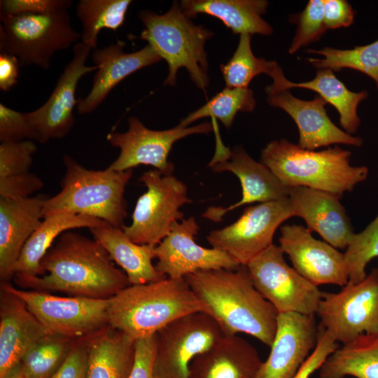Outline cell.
I'll return each mask as SVG.
<instances>
[{"instance_id": "cell-1", "label": "cell", "mask_w": 378, "mask_h": 378, "mask_svg": "<svg viewBox=\"0 0 378 378\" xmlns=\"http://www.w3.org/2000/svg\"><path fill=\"white\" fill-rule=\"evenodd\" d=\"M112 261L96 240L68 230L43 257L41 265L45 275H17L15 282L36 291H58L76 297L108 300L130 286L125 273Z\"/></svg>"}, {"instance_id": "cell-2", "label": "cell", "mask_w": 378, "mask_h": 378, "mask_svg": "<svg viewBox=\"0 0 378 378\" xmlns=\"http://www.w3.org/2000/svg\"><path fill=\"white\" fill-rule=\"evenodd\" d=\"M185 279L225 336L246 333L271 347L279 314L257 290L246 265L199 271Z\"/></svg>"}, {"instance_id": "cell-3", "label": "cell", "mask_w": 378, "mask_h": 378, "mask_svg": "<svg viewBox=\"0 0 378 378\" xmlns=\"http://www.w3.org/2000/svg\"><path fill=\"white\" fill-rule=\"evenodd\" d=\"M203 307L185 278L130 285L109 299L108 326L134 340L156 334L173 321Z\"/></svg>"}, {"instance_id": "cell-4", "label": "cell", "mask_w": 378, "mask_h": 378, "mask_svg": "<svg viewBox=\"0 0 378 378\" xmlns=\"http://www.w3.org/2000/svg\"><path fill=\"white\" fill-rule=\"evenodd\" d=\"M351 155L337 146L316 151L281 139L267 144L260 162L288 187H306L342 197L368 175L365 166L350 164Z\"/></svg>"}, {"instance_id": "cell-5", "label": "cell", "mask_w": 378, "mask_h": 378, "mask_svg": "<svg viewBox=\"0 0 378 378\" xmlns=\"http://www.w3.org/2000/svg\"><path fill=\"white\" fill-rule=\"evenodd\" d=\"M65 174L61 190L43 204V218L66 212L101 219L123 229L127 216L125 187L133 171L88 169L69 155L63 156Z\"/></svg>"}, {"instance_id": "cell-6", "label": "cell", "mask_w": 378, "mask_h": 378, "mask_svg": "<svg viewBox=\"0 0 378 378\" xmlns=\"http://www.w3.org/2000/svg\"><path fill=\"white\" fill-rule=\"evenodd\" d=\"M138 16L145 27L140 38L148 41L168 64L164 85H175L177 73L183 67L196 87L205 91L209 83L205 43L214 33L194 24L178 1L163 14L141 10Z\"/></svg>"}, {"instance_id": "cell-7", "label": "cell", "mask_w": 378, "mask_h": 378, "mask_svg": "<svg viewBox=\"0 0 378 378\" xmlns=\"http://www.w3.org/2000/svg\"><path fill=\"white\" fill-rule=\"evenodd\" d=\"M0 52L17 57L21 66H50L55 53L80 38L68 10L0 16Z\"/></svg>"}, {"instance_id": "cell-8", "label": "cell", "mask_w": 378, "mask_h": 378, "mask_svg": "<svg viewBox=\"0 0 378 378\" xmlns=\"http://www.w3.org/2000/svg\"><path fill=\"white\" fill-rule=\"evenodd\" d=\"M139 180L147 191L136 201L132 223L122 230L133 242L155 246L175 222L183 219L180 208L191 200L186 184L172 174L164 175L155 169L144 172Z\"/></svg>"}, {"instance_id": "cell-9", "label": "cell", "mask_w": 378, "mask_h": 378, "mask_svg": "<svg viewBox=\"0 0 378 378\" xmlns=\"http://www.w3.org/2000/svg\"><path fill=\"white\" fill-rule=\"evenodd\" d=\"M0 288L20 298L51 334L80 340L108 326L109 299L60 297L48 292L18 289L8 282H1Z\"/></svg>"}, {"instance_id": "cell-10", "label": "cell", "mask_w": 378, "mask_h": 378, "mask_svg": "<svg viewBox=\"0 0 378 378\" xmlns=\"http://www.w3.org/2000/svg\"><path fill=\"white\" fill-rule=\"evenodd\" d=\"M224 336L218 323L204 312L173 321L155 334L154 378H189L190 366L195 357Z\"/></svg>"}, {"instance_id": "cell-11", "label": "cell", "mask_w": 378, "mask_h": 378, "mask_svg": "<svg viewBox=\"0 0 378 378\" xmlns=\"http://www.w3.org/2000/svg\"><path fill=\"white\" fill-rule=\"evenodd\" d=\"M284 254L273 244L246 265L254 286L278 314L315 315L323 292L289 266Z\"/></svg>"}, {"instance_id": "cell-12", "label": "cell", "mask_w": 378, "mask_h": 378, "mask_svg": "<svg viewBox=\"0 0 378 378\" xmlns=\"http://www.w3.org/2000/svg\"><path fill=\"white\" fill-rule=\"evenodd\" d=\"M316 314L320 325L337 342L378 332V269L359 282L347 283L337 293L323 292Z\"/></svg>"}, {"instance_id": "cell-13", "label": "cell", "mask_w": 378, "mask_h": 378, "mask_svg": "<svg viewBox=\"0 0 378 378\" xmlns=\"http://www.w3.org/2000/svg\"><path fill=\"white\" fill-rule=\"evenodd\" d=\"M295 216L288 198L246 207L233 223L211 231L206 239L213 248L230 255L239 265H246L273 244L276 229Z\"/></svg>"}, {"instance_id": "cell-14", "label": "cell", "mask_w": 378, "mask_h": 378, "mask_svg": "<svg viewBox=\"0 0 378 378\" xmlns=\"http://www.w3.org/2000/svg\"><path fill=\"white\" fill-rule=\"evenodd\" d=\"M128 125L126 132H111L106 136L108 142L120 149L118 158L107 167L111 170L122 172L145 164L162 174H172L174 166L168 155L174 143L189 135L216 130L215 123L204 122L192 127L178 125L169 130H153L136 117H130Z\"/></svg>"}, {"instance_id": "cell-15", "label": "cell", "mask_w": 378, "mask_h": 378, "mask_svg": "<svg viewBox=\"0 0 378 378\" xmlns=\"http://www.w3.org/2000/svg\"><path fill=\"white\" fill-rule=\"evenodd\" d=\"M209 167L215 172H230L240 181L242 196L237 203L227 207H209L202 216L220 222L227 212L254 202H267L289 197L290 187L283 183L272 170L253 159L241 146L226 148L216 139V152Z\"/></svg>"}, {"instance_id": "cell-16", "label": "cell", "mask_w": 378, "mask_h": 378, "mask_svg": "<svg viewBox=\"0 0 378 378\" xmlns=\"http://www.w3.org/2000/svg\"><path fill=\"white\" fill-rule=\"evenodd\" d=\"M91 50L81 42L74 45L73 57L58 78L47 101L39 108L25 113L39 143L62 139L73 128L75 123L74 109L78 104L76 92L79 80L85 74L97 70V66L94 64L85 65Z\"/></svg>"}, {"instance_id": "cell-17", "label": "cell", "mask_w": 378, "mask_h": 378, "mask_svg": "<svg viewBox=\"0 0 378 378\" xmlns=\"http://www.w3.org/2000/svg\"><path fill=\"white\" fill-rule=\"evenodd\" d=\"M199 225L194 216L174 223L170 232L155 247V269L167 277L183 279L202 270H236L239 265L230 255L197 244Z\"/></svg>"}, {"instance_id": "cell-18", "label": "cell", "mask_w": 378, "mask_h": 378, "mask_svg": "<svg viewBox=\"0 0 378 378\" xmlns=\"http://www.w3.org/2000/svg\"><path fill=\"white\" fill-rule=\"evenodd\" d=\"M280 232L279 246L300 275L316 286L332 284L343 287L347 284L344 253L316 239L302 225H284Z\"/></svg>"}, {"instance_id": "cell-19", "label": "cell", "mask_w": 378, "mask_h": 378, "mask_svg": "<svg viewBox=\"0 0 378 378\" xmlns=\"http://www.w3.org/2000/svg\"><path fill=\"white\" fill-rule=\"evenodd\" d=\"M318 333L314 315L279 314L270 355L255 378H294L315 349Z\"/></svg>"}, {"instance_id": "cell-20", "label": "cell", "mask_w": 378, "mask_h": 378, "mask_svg": "<svg viewBox=\"0 0 378 378\" xmlns=\"http://www.w3.org/2000/svg\"><path fill=\"white\" fill-rule=\"evenodd\" d=\"M267 95L270 106L284 110L297 125L300 148L315 150L334 144H363L360 136L346 133L332 122L326 110L328 103L319 95L308 101L295 97L288 90Z\"/></svg>"}, {"instance_id": "cell-21", "label": "cell", "mask_w": 378, "mask_h": 378, "mask_svg": "<svg viewBox=\"0 0 378 378\" xmlns=\"http://www.w3.org/2000/svg\"><path fill=\"white\" fill-rule=\"evenodd\" d=\"M125 43L118 41L91 53L92 61L97 66L89 93L78 99L76 109L80 115L90 113L106 99L111 91L133 73L162 59L150 46L132 52H125Z\"/></svg>"}, {"instance_id": "cell-22", "label": "cell", "mask_w": 378, "mask_h": 378, "mask_svg": "<svg viewBox=\"0 0 378 378\" xmlns=\"http://www.w3.org/2000/svg\"><path fill=\"white\" fill-rule=\"evenodd\" d=\"M340 197L301 186L290 188L289 194L295 216L302 218L307 229L333 247L346 249L355 232Z\"/></svg>"}, {"instance_id": "cell-23", "label": "cell", "mask_w": 378, "mask_h": 378, "mask_svg": "<svg viewBox=\"0 0 378 378\" xmlns=\"http://www.w3.org/2000/svg\"><path fill=\"white\" fill-rule=\"evenodd\" d=\"M49 334L20 298L0 288V378Z\"/></svg>"}, {"instance_id": "cell-24", "label": "cell", "mask_w": 378, "mask_h": 378, "mask_svg": "<svg viewBox=\"0 0 378 378\" xmlns=\"http://www.w3.org/2000/svg\"><path fill=\"white\" fill-rule=\"evenodd\" d=\"M38 195L18 200L0 198V279L8 282L13 267L31 235L41 224L43 204Z\"/></svg>"}, {"instance_id": "cell-25", "label": "cell", "mask_w": 378, "mask_h": 378, "mask_svg": "<svg viewBox=\"0 0 378 378\" xmlns=\"http://www.w3.org/2000/svg\"><path fill=\"white\" fill-rule=\"evenodd\" d=\"M262 363L251 343L237 335H225L195 357L189 378H255Z\"/></svg>"}, {"instance_id": "cell-26", "label": "cell", "mask_w": 378, "mask_h": 378, "mask_svg": "<svg viewBox=\"0 0 378 378\" xmlns=\"http://www.w3.org/2000/svg\"><path fill=\"white\" fill-rule=\"evenodd\" d=\"M96 240L125 272L130 285L158 281L167 276L152 263L155 258V246L140 245L133 242L122 229L108 223L90 228Z\"/></svg>"}, {"instance_id": "cell-27", "label": "cell", "mask_w": 378, "mask_h": 378, "mask_svg": "<svg viewBox=\"0 0 378 378\" xmlns=\"http://www.w3.org/2000/svg\"><path fill=\"white\" fill-rule=\"evenodd\" d=\"M293 88H304L317 92L337 109L343 130L351 135L356 132L360 123L357 109L359 104L368 97L366 90L351 91L332 70L317 69L312 80L300 83L288 80L282 72L271 85L266 86L265 92L269 94Z\"/></svg>"}, {"instance_id": "cell-28", "label": "cell", "mask_w": 378, "mask_h": 378, "mask_svg": "<svg viewBox=\"0 0 378 378\" xmlns=\"http://www.w3.org/2000/svg\"><path fill=\"white\" fill-rule=\"evenodd\" d=\"M181 6L190 18L206 14L220 20L235 34L273 33L271 25L262 18L269 5L265 0H183Z\"/></svg>"}, {"instance_id": "cell-29", "label": "cell", "mask_w": 378, "mask_h": 378, "mask_svg": "<svg viewBox=\"0 0 378 378\" xmlns=\"http://www.w3.org/2000/svg\"><path fill=\"white\" fill-rule=\"evenodd\" d=\"M87 378H129L135 358V340L108 326L85 338Z\"/></svg>"}, {"instance_id": "cell-30", "label": "cell", "mask_w": 378, "mask_h": 378, "mask_svg": "<svg viewBox=\"0 0 378 378\" xmlns=\"http://www.w3.org/2000/svg\"><path fill=\"white\" fill-rule=\"evenodd\" d=\"M105 221L87 216L60 212L48 216L25 243L13 267V275L40 276L46 274L41 261L54 240L71 229L92 228Z\"/></svg>"}, {"instance_id": "cell-31", "label": "cell", "mask_w": 378, "mask_h": 378, "mask_svg": "<svg viewBox=\"0 0 378 378\" xmlns=\"http://www.w3.org/2000/svg\"><path fill=\"white\" fill-rule=\"evenodd\" d=\"M319 378H378V332L339 346L318 370Z\"/></svg>"}, {"instance_id": "cell-32", "label": "cell", "mask_w": 378, "mask_h": 378, "mask_svg": "<svg viewBox=\"0 0 378 378\" xmlns=\"http://www.w3.org/2000/svg\"><path fill=\"white\" fill-rule=\"evenodd\" d=\"M131 4L130 0H80L76 12L82 25L80 42L92 50L97 48L101 30L119 29Z\"/></svg>"}, {"instance_id": "cell-33", "label": "cell", "mask_w": 378, "mask_h": 378, "mask_svg": "<svg viewBox=\"0 0 378 378\" xmlns=\"http://www.w3.org/2000/svg\"><path fill=\"white\" fill-rule=\"evenodd\" d=\"M78 340L49 334L31 346L20 365L26 378H50L64 363Z\"/></svg>"}, {"instance_id": "cell-34", "label": "cell", "mask_w": 378, "mask_h": 378, "mask_svg": "<svg viewBox=\"0 0 378 378\" xmlns=\"http://www.w3.org/2000/svg\"><path fill=\"white\" fill-rule=\"evenodd\" d=\"M306 52L323 56V58H305L316 70L339 71L343 69H351L358 71L370 77L378 89V39L351 49L324 47L319 50L307 49Z\"/></svg>"}, {"instance_id": "cell-35", "label": "cell", "mask_w": 378, "mask_h": 378, "mask_svg": "<svg viewBox=\"0 0 378 378\" xmlns=\"http://www.w3.org/2000/svg\"><path fill=\"white\" fill-rule=\"evenodd\" d=\"M220 68L226 87L239 88H248L253 78L261 74H267L274 80L283 71L276 62L254 55L249 34L240 35L233 55Z\"/></svg>"}, {"instance_id": "cell-36", "label": "cell", "mask_w": 378, "mask_h": 378, "mask_svg": "<svg viewBox=\"0 0 378 378\" xmlns=\"http://www.w3.org/2000/svg\"><path fill=\"white\" fill-rule=\"evenodd\" d=\"M255 105L253 92L250 88L225 87L204 105L183 118L178 125L188 127L199 119L211 117L213 120H220L229 129L238 112H251Z\"/></svg>"}, {"instance_id": "cell-37", "label": "cell", "mask_w": 378, "mask_h": 378, "mask_svg": "<svg viewBox=\"0 0 378 378\" xmlns=\"http://www.w3.org/2000/svg\"><path fill=\"white\" fill-rule=\"evenodd\" d=\"M344 255L348 283L363 280L367 275V265L378 257V215L362 232L354 234Z\"/></svg>"}, {"instance_id": "cell-38", "label": "cell", "mask_w": 378, "mask_h": 378, "mask_svg": "<svg viewBox=\"0 0 378 378\" xmlns=\"http://www.w3.org/2000/svg\"><path fill=\"white\" fill-rule=\"evenodd\" d=\"M289 21L296 24V30L288 48L290 55L318 40L327 31L324 24L323 0H309L304 10L289 15Z\"/></svg>"}, {"instance_id": "cell-39", "label": "cell", "mask_w": 378, "mask_h": 378, "mask_svg": "<svg viewBox=\"0 0 378 378\" xmlns=\"http://www.w3.org/2000/svg\"><path fill=\"white\" fill-rule=\"evenodd\" d=\"M37 150L31 140L19 142H1L0 178L30 172L33 155Z\"/></svg>"}, {"instance_id": "cell-40", "label": "cell", "mask_w": 378, "mask_h": 378, "mask_svg": "<svg viewBox=\"0 0 378 378\" xmlns=\"http://www.w3.org/2000/svg\"><path fill=\"white\" fill-rule=\"evenodd\" d=\"M36 141V136L25 113L13 110L0 103V141L19 142Z\"/></svg>"}, {"instance_id": "cell-41", "label": "cell", "mask_w": 378, "mask_h": 378, "mask_svg": "<svg viewBox=\"0 0 378 378\" xmlns=\"http://www.w3.org/2000/svg\"><path fill=\"white\" fill-rule=\"evenodd\" d=\"M71 6V0H1L0 16L50 13L68 10Z\"/></svg>"}, {"instance_id": "cell-42", "label": "cell", "mask_w": 378, "mask_h": 378, "mask_svg": "<svg viewBox=\"0 0 378 378\" xmlns=\"http://www.w3.org/2000/svg\"><path fill=\"white\" fill-rule=\"evenodd\" d=\"M43 187V181L31 172L0 178V198L18 200L29 197L30 195Z\"/></svg>"}, {"instance_id": "cell-43", "label": "cell", "mask_w": 378, "mask_h": 378, "mask_svg": "<svg viewBox=\"0 0 378 378\" xmlns=\"http://www.w3.org/2000/svg\"><path fill=\"white\" fill-rule=\"evenodd\" d=\"M338 342L318 325L317 344L294 378H310L318 370L326 358L339 346Z\"/></svg>"}, {"instance_id": "cell-44", "label": "cell", "mask_w": 378, "mask_h": 378, "mask_svg": "<svg viewBox=\"0 0 378 378\" xmlns=\"http://www.w3.org/2000/svg\"><path fill=\"white\" fill-rule=\"evenodd\" d=\"M155 349V334L135 340L134 363L129 378H154L153 365Z\"/></svg>"}, {"instance_id": "cell-45", "label": "cell", "mask_w": 378, "mask_h": 378, "mask_svg": "<svg viewBox=\"0 0 378 378\" xmlns=\"http://www.w3.org/2000/svg\"><path fill=\"white\" fill-rule=\"evenodd\" d=\"M88 362L85 338L78 340L64 363L50 378H87Z\"/></svg>"}, {"instance_id": "cell-46", "label": "cell", "mask_w": 378, "mask_h": 378, "mask_svg": "<svg viewBox=\"0 0 378 378\" xmlns=\"http://www.w3.org/2000/svg\"><path fill=\"white\" fill-rule=\"evenodd\" d=\"M355 11L346 0H323V17L328 29L347 27L354 23Z\"/></svg>"}, {"instance_id": "cell-47", "label": "cell", "mask_w": 378, "mask_h": 378, "mask_svg": "<svg viewBox=\"0 0 378 378\" xmlns=\"http://www.w3.org/2000/svg\"><path fill=\"white\" fill-rule=\"evenodd\" d=\"M20 62L15 55L0 52V90L8 92L18 83Z\"/></svg>"}, {"instance_id": "cell-48", "label": "cell", "mask_w": 378, "mask_h": 378, "mask_svg": "<svg viewBox=\"0 0 378 378\" xmlns=\"http://www.w3.org/2000/svg\"><path fill=\"white\" fill-rule=\"evenodd\" d=\"M1 378H26L22 370L20 363L13 367Z\"/></svg>"}]
</instances>
